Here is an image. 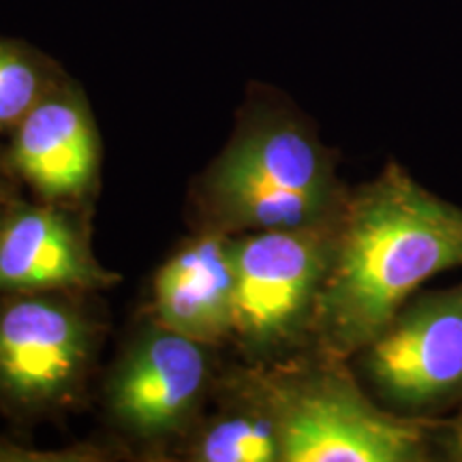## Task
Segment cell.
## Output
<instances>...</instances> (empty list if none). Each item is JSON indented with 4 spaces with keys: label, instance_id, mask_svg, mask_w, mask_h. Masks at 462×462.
<instances>
[{
    "label": "cell",
    "instance_id": "6",
    "mask_svg": "<svg viewBox=\"0 0 462 462\" xmlns=\"http://www.w3.org/2000/svg\"><path fill=\"white\" fill-rule=\"evenodd\" d=\"M368 349L379 390L407 407H424L462 388V287L430 293L396 315Z\"/></svg>",
    "mask_w": 462,
    "mask_h": 462
},
{
    "label": "cell",
    "instance_id": "1",
    "mask_svg": "<svg viewBox=\"0 0 462 462\" xmlns=\"http://www.w3.org/2000/svg\"><path fill=\"white\" fill-rule=\"evenodd\" d=\"M462 263V210L390 167L349 206L313 317L334 354L377 340L421 282Z\"/></svg>",
    "mask_w": 462,
    "mask_h": 462
},
{
    "label": "cell",
    "instance_id": "3",
    "mask_svg": "<svg viewBox=\"0 0 462 462\" xmlns=\"http://www.w3.org/2000/svg\"><path fill=\"white\" fill-rule=\"evenodd\" d=\"M60 293L0 296V409L9 415L56 407L88 371L95 330Z\"/></svg>",
    "mask_w": 462,
    "mask_h": 462
},
{
    "label": "cell",
    "instance_id": "8",
    "mask_svg": "<svg viewBox=\"0 0 462 462\" xmlns=\"http://www.w3.org/2000/svg\"><path fill=\"white\" fill-rule=\"evenodd\" d=\"M5 163L39 198L60 204L88 193L99 171V135L82 90L62 78L15 126Z\"/></svg>",
    "mask_w": 462,
    "mask_h": 462
},
{
    "label": "cell",
    "instance_id": "7",
    "mask_svg": "<svg viewBox=\"0 0 462 462\" xmlns=\"http://www.w3.org/2000/svg\"><path fill=\"white\" fill-rule=\"evenodd\" d=\"M208 377L206 345L159 326L142 334L116 368L107 388L109 409L133 435L165 437L195 413Z\"/></svg>",
    "mask_w": 462,
    "mask_h": 462
},
{
    "label": "cell",
    "instance_id": "9",
    "mask_svg": "<svg viewBox=\"0 0 462 462\" xmlns=\"http://www.w3.org/2000/svg\"><path fill=\"white\" fill-rule=\"evenodd\" d=\"M116 281L60 206L14 199L0 225V296L84 291Z\"/></svg>",
    "mask_w": 462,
    "mask_h": 462
},
{
    "label": "cell",
    "instance_id": "2",
    "mask_svg": "<svg viewBox=\"0 0 462 462\" xmlns=\"http://www.w3.org/2000/svg\"><path fill=\"white\" fill-rule=\"evenodd\" d=\"M208 173L204 198L221 231L326 225L337 180L319 142L282 114L248 118Z\"/></svg>",
    "mask_w": 462,
    "mask_h": 462
},
{
    "label": "cell",
    "instance_id": "4",
    "mask_svg": "<svg viewBox=\"0 0 462 462\" xmlns=\"http://www.w3.org/2000/svg\"><path fill=\"white\" fill-rule=\"evenodd\" d=\"M273 409L285 462H409L421 456L413 424L381 411L338 374L279 390Z\"/></svg>",
    "mask_w": 462,
    "mask_h": 462
},
{
    "label": "cell",
    "instance_id": "10",
    "mask_svg": "<svg viewBox=\"0 0 462 462\" xmlns=\"http://www.w3.org/2000/svg\"><path fill=\"white\" fill-rule=\"evenodd\" d=\"M236 242L225 231L189 242L154 281L161 326L212 345L236 326Z\"/></svg>",
    "mask_w": 462,
    "mask_h": 462
},
{
    "label": "cell",
    "instance_id": "12",
    "mask_svg": "<svg viewBox=\"0 0 462 462\" xmlns=\"http://www.w3.org/2000/svg\"><path fill=\"white\" fill-rule=\"evenodd\" d=\"M62 78L56 62L32 45L0 37V131H14Z\"/></svg>",
    "mask_w": 462,
    "mask_h": 462
},
{
    "label": "cell",
    "instance_id": "11",
    "mask_svg": "<svg viewBox=\"0 0 462 462\" xmlns=\"http://www.w3.org/2000/svg\"><path fill=\"white\" fill-rule=\"evenodd\" d=\"M190 454L199 462L281 460L279 421L273 402L265 409H231L217 415L195 439Z\"/></svg>",
    "mask_w": 462,
    "mask_h": 462
},
{
    "label": "cell",
    "instance_id": "13",
    "mask_svg": "<svg viewBox=\"0 0 462 462\" xmlns=\"http://www.w3.org/2000/svg\"><path fill=\"white\" fill-rule=\"evenodd\" d=\"M9 176H14V173L9 171V167L3 159L0 161V225H3V218L7 215L9 206L14 204V195H11L9 189Z\"/></svg>",
    "mask_w": 462,
    "mask_h": 462
},
{
    "label": "cell",
    "instance_id": "5",
    "mask_svg": "<svg viewBox=\"0 0 462 462\" xmlns=\"http://www.w3.org/2000/svg\"><path fill=\"white\" fill-rule=\"evenodd\" d=\"M334 238L326 225L265 229L236 242V326L248 349L285 343L313 315L332 262Z\"/></svg>",
    "mask_w": 462,
    "mask_h": 462
}]
</instances>
